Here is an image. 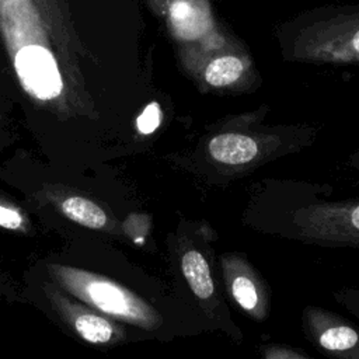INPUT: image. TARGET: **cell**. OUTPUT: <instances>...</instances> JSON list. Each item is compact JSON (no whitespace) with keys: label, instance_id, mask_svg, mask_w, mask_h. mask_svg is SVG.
<instances>
[{"label":"cell","instance_id":"cell-1","mask_svg":"<svg viewBox=\"0 0 359 359\" xmlns=\"http://www.w3.org/2000/svg\"><path fill=\"white\" fill-rule=\"evenodd\" d=\"M0 38L21 91L57 119L97 118L87 69L94 56L67 0H0Z\"/></svg>","mask_w":359,"mask_h":359},{"label":"cell","instance_id":"cell-2","mask_svg":"<svg viewBox=\"0 0 359 359\" xmlns=\"http://www.w3.org/2000/svg\"><path fill=\"white\" fill-rule=\"evenodd\" d=\"M278 36L287 60L359 63V6L311 10L286 22Z\"/></svg>","mask_w":359,"mask_h":359},{"label":"cell","instance_id":"cell-3","mask_svg":"<svg viewBox=\"0 0 359 359\" xmlns=\"http://www.w3.org/2000/svg\"><path fill=\"white\" fill-rule=\"evenodd\" d=\"M46 268L62 290L112 320L146 331H154L163 325V317L153 306L104 275L63 264H49Z\"/></svg>","mask_w":359,"mask_h":359},{"label":"cell","instance_id":"cell-4","mask_svg":"<svg viewBox=\"0 0 359 359\" xmlns=\"http://www.w3.org/2000/svg\"><path fill=\"white\" fill-rule=\"evenodd\" d=\"M296 149L286 140V132L258 130L229 122L210 132L201 144V157L208 174L229 178L243 175Z\"/></svg>","mask_w":359,"mask_h":359},{"label":"cell","instance_id":"cell-5","mask_svg":"<svg viewBox=\"0 0 359 359\" xmlns=\"http://www.w3.org/2000/svg\"><path fill=\"white\" fill-rule=\"evenodd\" d=\"M212 229L206 223L185 222L174 241V257L189 292L195 297L199 309L226 331L236 341L243 339L238 328L227 314V307L217 290V283L212 269L209 248V233Z\"/></svg>","mask_w":359,"mask_h":359},{"label":"cell","instance_id":"cell-6","mask_svg":"<svg viewBox=\"0 0 359 359\" xmlns=\"http://www.w3.org/2000/svg\"><path fill=\"white\" fill-rule=\"evenodd\" d=\"M290 237L332 247H359V199L316 202L299 208L290 220Z\"/></svg>","mask_w":359,"mask_h":359},{"label":"cell","instance_id":"cell-7","mask_svg":"<svg viewBox=\"0 0 359 359\" xmlns=\"http://www.w3.org/2000/svg\"><path fill=\"white\" fill-rule=\"evenodd\" d=\"M220 272L226 292L238 310L264 323L271 311V290L254 265L243 254L226 252L220 255Z\"/></svg>","mask_w":359,"mask_h":359},{"label":"cell","instance_id":"cell-8","mask_svg":"<svg viewBox=\"0 0 359 359\" xmlns=\"http://www.w3.org/2000/svg\"><path fill=\"white\" fill-rule=\"evenodd\" d=\"M307 341L331 359H359V328L324 307L306 306L302 314Z\"/></svg>","mask_w":359,"mask_h":359},{"label":"cell","instance_id":"cell-9","mask_svg":"<svg viewBox=\"0 0 359 359\" xmlns=\"http://www.w3.org/2000/svg\"><path fill=\"white\" fill-rule=\"evenodd\" d=\"M43 292L53 310L86 342L94 345H107L125 339L126 332L123 327L115 321H111L107 316L86 306L84 303H77L65 294V290H62L57 285L55 286L52 283H45Z\"/></svg>","mask_w":359,"mask_h":359},{"label":"cell","instance_id":"cell-10","mask_svg":"<svg viewBox=\"0 0 359 359\" xmlns=\"http://www.w3.org/2000/svg\"><path fill=\"white\" fill-rule=\"evenodd\" d=\"M192 77L201 87L209 90H241L247 80L252 79V62L248 55L236 50H220L202 57Z\"/></svg>","mask_w":359,"mask_h":359},{"label":"cell","instance_id":"cell-11","mask_svg":"<svg viewBox=\"0 0 359 359\" xmlns=\"http://www.w3.org/2000/svg\"><path fill=\"white\" fill-rule=\"evenodd\" d=\"M59 209L69 220L84 227L101 230L108 226V216L104 209L84 196L69 195L60 201Z\"/></svg>","mask_w":359,"mask_h":359},{"label":"cell","instance_id":"cell-12","mask_svg":"<svg viewBox=\"0 0 359 359\" xmlns=\"http://www.w3.org/2000/svg\"><path fill=\"white\" fill-rule=\"evenodd\" d=\"M261 359H311L303 351L283 345V344H265L259 346Z\"/></svg>","mask_w":359,"mask_h":359},{"label":"cell","instance_id":"cell-13","mask_svg":"<svg viewBox=\"0 0 359 359\" xmlns=\"http://www.w3.org/2000/svg\"><path fill=\"white\" fill-rule=\"evenodd\" d=\"M160 119H161L160 107H158V104L153 102L139 116V119H137V129L142 133H144V135L151 133L160 125Z\"/></svg>","mask_w":359,"mask_h":359},{"label":"cell","instance_id":"cell-14","mask_svg":"<svg viewBox=\"0 0 359 359\" xmlns=\"http://www.w3.org/2000/svg\"><path fill=\"white\" fill-rule=\"evenodd\" d=\"M24 223L25 219L18 209L0 203V227L7 230H21L24 229Z\"/></svg>","mask_w":359,"mask_h":359},{"label":"cell","instance_id":"cell-15","mask_svg":"<svg viewBox=\"0 0 359 359\" xmlns=\"http://www.w3.org/2000/svg\"><path fill=\"white\" fill-rule=\"evenodd\" d=\"M358 316H359V314H358Z\"/></svg>","mask_w":359,"mask_h":359}]
</instances>
